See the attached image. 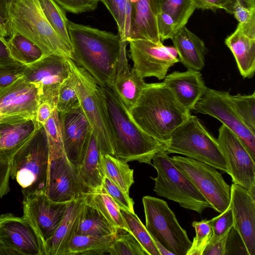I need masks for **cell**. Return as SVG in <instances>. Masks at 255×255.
I'll use <instances>...</instances> for the list:
<instances>
[{
    "instance_id": "83f0119b",
    "label": "cell",
    "mask_w": 255,
    "mask_h": 255,
    "mask_svg": "<svg viewBox=\"0 0 255 255\" xmlns=\"http://www.w3.org/2000/svg\"><path fill=\"white\" fill-rule=\"evenodd\" d=\"M225 44L232 52L241 75L244 78H252L255 71V39L246 35L237 26Z\"/></svg>"
},
{
    "instance_id": "5b68a950",
    "label": "cell",
    "mask_w": 255,
    "mask_h": 255,
    "mask_svg": "<svg viewBox=\"0 0 255 255\" xmlns=\"http://www.w3.org/2000/svg\"><path fill=\"white\" fill-rule=\"evenodd\" d=\"M80 107L92 128L101 153L114 155L112 131L103 89L84 69L66 58Z\"/></svg>"
},
{
    "instance_id": "ab89813d",
    "label": "cell",
    "mask_w": 255,
    "mask_h": 255,
    "mask_svg": "<svg viewBox=\"0 0 255 255\" xmlns=\"http://www.w3.org/2000/svg\"><path fill=\"white\" fill-rule=\"evenodd\" d=\"M230 14L238 21V26L247 36L255 39V1L244 2L233 0Z\"/></svg>"
},
{
    "instance_id": "ac0fdd59",
    "label": "cell",
    "mask_w": 255,
    "mask_h": 255,
    "mask_svg": "<svg viewBox=\"0 0 255 255\" xmlns=\"http://www.w3.org/2000/svg\"><path fill=\"white\" fill-rule=\"evenodd\" d=\"M68 203L53 201L44 193L23 196V217L32 225L44 245L59 225Z\"/></svg>"
},
{
    "instance_id": "8d00e7d4",
    "label": "cell",
    "mask_w": 255,
    "mask_h": 255,
    "mask_svg": "<svg viewBox=\"0 0 255 255\" xmlns=\"http://www.w3.org/2000/svg\"><path fill=\"white\" fill-rule=\"evenodd\" d=\"M115 19L122 40L128 43L129 30L130 0H100Z\"/></svg>"
},
{
    "instance_id": "7a4b0ae2",
    "label": "cell",
    "mask_w": 255,
    "mask_h": 255,
    "mask_svg": "<svg viewBox=\"0 0 255 255\" xmlns=\"http://www.w3.org/2000/svg\"><path fill=\"white\" fill-rule=\"evenodd\" d=\"M133 122L145 132L164 143L190 116L162 82L146 83L141 95L128 110Z\"/></svg>"
},
{
    "instance_id": "52a82bcc",
    "label": "cell",
    "mask_w": 255,
    "mask_h": 255,
    "mask_svg": "<svg viewBox=\"0 0 255 255\" xmlns=\"http://www.w3.org/2000/svg\"><path fill=\"white\" fill-rule=\"evenodd\" d=\"M49 162V146L43 127L42 131L12 157L10 176L21 186L23 196L45 194Z\"/></svg>"
},
{
    "instance_id": "5bb4252c",
    "label": "cell",
    "mask_w": 255,
    "mask_h": 255,
    "mask_svg": "<svg viewBox=\"0 0 255 255\" xmlns=\"http://www.w3.org/2000/svg\"><path fill=\"white\" fill-rule=\"evenodd\" d=\"M128 43L132 68L143 79L154 77L163 80L169 69L179 61L174 46L143 39L131 40Z\"/></svg>"
},
{
    "instance_id": "836d02e7",
    "label": "cell",
    "mask_w": 255,
    "mask_h": 255,
    "mask_svg": "<svg viewBox=\"0 0 255 255\" xmlns=\"http://www.w3.org/2000/svg\"><path fill=\"white\" fill-rule=\"evenodd\" d=\"M157 11L169 16L179 31L185 26L196 9L192 0H156Z\"/></svg>"
},
{
    "instance_id": "f5cc1de1",
    "label": "cell",
    "mask_w": 255,
    "mask_h": 255,
    "mask_svg": "<svg viewBox=\"0 0 255 255\" xmlns=\"http://www.w3.org/2000/svg\"><path fill=\"white\" fill-rule=\"evenodd\" d=\"M22 77L21 70L16 71L0 68V89L11 84Z\"/></svg>"
},
{
    "instance_id": "f35d334b",
    "label": "cell",
    "mask_w": 255,
    "mask_h": 255,
    "mask_svg": "<svg viewBox=\"0 0 255 255\" xmlns=\"http://www.w3.org/2000/svg\"><path fill=\"white\" fill-rule=\"evenodd\" d=\"M43 127L48 144L50 160L64 155L59 114L56 107Z\"/></svg>"
},
{
    "instance_id": "816d5d0a",
    "label": "cell",
    "mask_w": 255,
    "mask_h": 255,
    "mask_svg": "<svg viewBox=\"0 0 255 255\" xmlns=\"http://www.w3.org/2000/svg\"><path fill=\"white\" fill-rule=\"evenodd\" d=\"M55 106L47 101H42L37 110L36 121L42 127L50 117Z\"/></svg>"
},
{
    "instance_id": "9f6ffc18",
    "label": "cell",
    "mask_w": 255,
    "mask_h": 255,
    "mask_svg": "<svg viewBox=\"0 0 255 255\" xmlns=\"http://www.w3.org/2000/svg\"><path fill=\"white\" fill-rule=\"evenodd\" d=\"M153 240L154 244H155V245L160 254V255H173L171 252H170L167 249H166L163 246H162L157 241H156L155 240H154L153 239Z\"/></svg>"
},
{
    "instance_id": "74e56055",
    "label": "cell",
    "mask_w": 255,
    "mask_h": 255,
    "mask_svg": "<svg viewBox=\"0 0 255 255\" xmlns=\"http://www.w3.org/2000/svg\"><path fill=\"white\" fill-rule=\"evenodd\" d=\"M110 255H148L145 250L130 233L117 229L114 240L108 250Z\"/></svg>"
},
{
    "instance_id": "d6a6232c",
    "label": "cell",
    "mask_w": 255,
    "mask_h": 255,
    "mask_svg": "<svg viewBox=\"0 0 255 255\" xmlns=\"http://www.w3.org/2000/svg\"><path fill=\"white\" fill-rule=\"evenodd\" d=\"M87 202L98 209L117 229H128L121 212V209L103 188L86 194Z\"/></svg>"
},
{
    "instance_id": "9a60e30c",
    "label": "cell",
    "mask_w": 255,
    "mask_h": 255,
    "mask_svg": "<svg viewBox=\"0 0 255 255\" xmlns=\"http://www.w3.org/2000/svg\"><path fill=\"white\" fill-rule=\"evenodd\" d=\"M66 58L54 54L44 55L37 61L23 66V77L39 89L41 101H47L56 107L59 89L70 75Z\"/></svg>"
},
{
    "instance_id": "681fc988",
    "label": "cell",
    "mask_w": 255,
    "mask_h": 255,
    "mask_svg": "<svg viewBox=\"0 0 255 255\" xmlns=\"http://www.w3.org/2000/svg\"><path fill=\"white\" fill-rule=\"evenodd\" d=\"M244 251L249 255L241 237L233 227L229 233L227 238L226 255L234 254L235 251Z\"/></svg>"
},
{
    "instance_id": "cb8c5ba5",
    "label": "cell",
    "mask_w": 255,
    "mask_h": 255,
    "mask_svg": "<svg viewBox=\"0 0 255 255\" xmlns=\"http://www.w3.org/2000/svg\"><path fill=\"white\" fill-rule=\"evenodd\" d=\"M171 39L179 61L187 69H202L207 49L202 39L186 26L180 29Z\"/></svg>"
},
{
    "instance_id": "f1b7e54d",
    "label": "cell",
    "mask_w": 255,
    "mask_h": 255,
    "mask_svg": "<svg viewBox=\"0 0 255 255\" xmlns=\"http://www.w3.org/2000/svg\"><path fill=\"white\" fill-rule=\"evenodd\" d=\"M117 229L105 218L102 213L86 201L79 214L75 235L109 236L115 235Z\"/></svg>"
},
{
    "instance_id": "8992f818",
    "label": "cell",
    "mask_w": 255,
    "mask_h": 255,
    "mask_svg": "<svg viewBox=\"0 0 255 255\" xmlns=\"http://www.w3.org/2000/svg\"><path fill=\"white\" fill-rule=\"evenodd\" d=\"M165 150L168 154H182L228 173L217 139L193 115H191L172 132L165 143Z\"/></svg>"
},
{
    "instance_id": "f907efd6",
    "label": "cell",
    "mask_w": 255,
    "mask_h": 255,
    "mask_svg": "<svg viewBox=\"0 0 255 255\" xmlns=\"http://www.w3.org/2000/svg\"><path fill=\"white\" fill-rule=\"evenodd\" d=\"M229 233L223 237L210 241L202 255H226V246Z\"/></svg>"
},
{
    "instance_id": "484cf974",
    "label": "cell",
    "mask_w": 255,
    "mask_h": 255,
    "mask_svg": "<svg viewBox=\"0 0 255 255\" xmlns=\"http://www.w3.org/2000/svg\"><path fill=\"white\" fill-rule=\"evenodd\" d=\"M86 197V195L69 202L59 225L44 245L45 255H63L74 234L77 218Z\"/></svg>"
},
{
    "instance_id": "be15d7a7",
    "label": "cell",
    "mask_w": 255,
    "mask_h": 255,
    "mask_svg": "<svg viewBox=\"0 0 255 255\" xmlns=\"http://www.w3.org/2000/svg\"><path fill=\"white\" fill-rule=\"evenodd\" d=\"M1 62L0 61V68H1Z\"/></svg>"
},
{
    "instance_id": "2e32d148",
    "label": "cell",
    "mask_w": 255,
    "mask_h": 255,
    "mask_svg": "<svg viewBox=\"0 0 255 255\" xmlns=\"http://www.w3.org/2000/svg\"><path fill=\"white\" fill-rule=\"evenodd\" d=\"M0 246L7 255H45L44 244L32 225L11 213L0 215Z\"/></svg>"
},
{
    "instance_id": "8fae6325",
    "label": "cell",
    "mask_w": 255,
    "mask_h": 255,
    "mask_svg": "<svg viewBox=\"0 0 255 255\" xmlns=\"http://www.w3.org/2000/svg\"><path fill=\"white\" fill-rule=\"evenodd\" d=\"M228 92L207 88L195 105L196 113L212 116L222 123L240 139L249 154L255 159V132L244 123L235 110Z\"/></svg>"
},
{
    "instance_id": "7dc6e473",
    "label": "cell",
    "mask_w": 255,
    "mask_h": 255,
    "mask_svg": "<svg viewBox=\"0 0 255 255\" xmlns=\"http://www.w3.org/2000/svg\"><path fill=\"white\" fill-rule=\"evenodd\" d=\"M12 157L0 156V199L9 191V179Z\"/></svg>"
},
{
    "instance_id": "60d3db41",
    "label": "cell",
    "mask_w": 255,
    "mask_h": 255,
    "mask_svg": "<svg viewBox=\"0 0 255 255\" xmlns=\"http://www.w3.org/2000/svg\"><path fill=\"white\" fill-rule=\"evenodd\" d=\"M233 106L245 125L255 132V92L250 95L230 94Z\"/></svg>"
},
{
    "instance_id": "ba28073f",
    "label": "cell",
    "mask_w": 255,
    "mask_h": 255,
    "mask_svg": "<svg viewBox=\"0 0 255 255\" xmlns=\"http://www.w3.org/2000/svg\"><path fill=\"white\" fill-rule=\"evenodd\" d=\"M152 165L157 172L153 190L158 196L177 202L188 210L201 214L210 204L189 179L171 161L165 150L152 158Z\"/></svg>"
},
{
    "instance_id": "b9f144b4",
    "label": "cell",
    "mask_w": 255,
    "mask_h": 255,
    "mask_svg": "<svg viewBox=\"0 0 255 255\" xmlns=\"http://www.w3.org/2000/svg\"><path fill=\"white\" fill-rule=\"evenodd\" d=\"M80 107L73 78L71 75L60 86L57 94L56 108L59 113H65Z\"/></svg>"
},
{
    "instance_id": "4fadbf2b",
    "label": "cell",
    "mask_w": 255,
    "mask_h": 255,
    "mask_svg": "<svg viewBox=\"0 0 255 255\" xmlns=\"http://www.w3.org/2000/svg\"><path fill=\"white\" fill-rule=\"evenodd\" d=\"M233 183L247 190L255 199V163L238 137L225 126L217 139Z\"/></svg>"
},
{
    "instance_id": "4316f807",
    "label": "cell",
    "mask_w": 255,
    "mask_h": 255,
    "mask_svg": "<svg viewBox=\"0 0 255 255\" xmlns=\"http://www.w3.org/2000/svg\"><path fill=\"white\" fill-rule=\"evenodd\" d=\"M100 153L99 145L92 131L77 168L82 181L90 192L102 187L104 175L101 167Z\"/></svg>"
},
{
    "instance_id": "7402d4cb",
    "label": "cell",
    "mask_w": 255,
    "mask_h": 255,
    "mask_svg": "<svg viewBox=\"0 0 255 255\" xmlns=\"http://www.w3.org/2000/svg\"><path fill=\"white\" fill-rule=\"evenodd\" d=\"M163 83L177 101L190 111L193 110L207 89L201 73L197 70L173 72L165 76Z\"/></svg>"
},
{
    "instance_id": "1f68e13d",
    "label": "cell",
    "mask_w": 255,
    "mask_h": 255,
    "mask_svg": "<svg viewBox=\"0 0 255 255\" xmlns=\"http://www.w3.org/2000/svg\"><path fill=\"white\" fill-rule=\"evenodd\" d=\"M6 44L11 59L21 66L36 62L45 55L35 44L17 32H12L6 39Z\"/></svg>"
},
{
    "instance_id": "d4e9b609",
    "label": "cell",
    "mask_w": 255,
    "mask_h": 255,
    "mask_svg": "<svg viewBox=\"0 0 255 255\" xmlns=\"http://www.w3.org/2000/svg\"><path fill=\"white\" fill-rule=\"evenodd\" d=\"M43 127L36 120L7 125L0 128V156L10 157L33 139Z\"/></svg>"
},
{
    "instance_id": "ee69618b",
    "label": "cell",
    "mask_w": 255,
    "mask_h": 255,
    "mask_svg": "<svg viewBox=\"0 0 255 255\" xmlns=\"http://www.w3.org/2000/svg\"><path fill=\"white\" fill-rule=\"evenodd\" d=\"M102 187L121 209L134 212V201L129 197V194L125 192L120 187L105 176L103 178Z\"/></svg>"
},
{
    "instance_id": "11a10c76",
    "label": "cell",
    "mask_w": 255,
    "mask_h": 255,
    "mask_svg": "<svg viewBox=\"0 0 255 255\" xmlns=\"http://www.w3.org/2000/svg\"><path fill=\"white\" fill-rule=\"evenodd\" d=\"M17 0H0L2 7L5 14L6 22L7 14L9 9L12 5L14 4Z\"/></svg>"
},
{
    "instance_id": "db71d44e",
    "label": "cell",
    "mask_w": 255,
    "mask_h": 255,
    "mask_svg": "<svg viewBox=\"0 0 255 255\" xmlns=\"http://www.w3.org/2000/svg\"><path fill=\"white\" fill-rule=\"evenodd\" d=\"M0 61L1 64L4 62L6 64H14L19 65L11 59L6 44V38L1 36H0Z\"/></svg>"
},
{
    "instance_id": "ffe728a7",
    "label": "cell",
    "mask_w": 255,
    "mask_h": 255,
    "mask_svg": "<svg viewBox=\"0 0 255 255\" xmlns=\"http://www.w3.org/2000/svg\"><path fill=\"white\" fill-rule=\"evenodd\" d=\"M230 207L233 227L241 237L249 255H255V199L242 186H231Z\"/></svg>"
},
{
    "instance_id": "30bf717a",
    "label": "cell",
    "mask_w": 255,
    "mask_h": 255,
    "mask_svg": "<svg viewBox=\"0 0 255 255\" xmlns=\"http://www.w3.org/2000/svg\"><path fill=\"white\" fill-rule=\"evenodd\" d=\"M170 159L219 213L230 205L231 186L214 167L188 157L173 156Z\"/></svg>"
},
{
    "instance_id": "4dcf8cb0",
    "label": "cell",
    "mask_w": 255,
    "mask_h": 255,
    "mask_svg": "<svg viewBox=\"0 0 255 255\" xmlns=\"http://www.w3.org/2000/svg\"><path fill=\"white\" fill-rule=\"evenodd\" d=\"M101 167L104 176L129 194L134 183L133 170L127 162L114 155L100 153Z\"/></svg>"
},
{
    "instance_id": "94428289",
    "label": "cell",
    "mask_w": 255,
    "mask_h": 255,
    "mask_svg": "<svg viewBox=\"0 0 255 255\" xmlns=\"http://www.w3.org/2000/svg\"><path fill=\"white\" fill-rule=\"evenodd\" d=\"M5 125L2 118L0 115V128Z\"/></svg>"
},
{
    "instance_id": "3957f363",
    "label": "cell",
    "mask_w": 255,
    "mask_h": 255,
    "mask_svg": "<svg viewBox=\"0 0 255 255\" xmlns=\"http://www.w3.org/2000/svg\"><path fill=\"white\" fill-rule=\"evenodd\" d=\"M112 136L114 156L126 162L152 165L153 157L165 149V144L143 131L111 87L103 88Z\"/></svg>"
},
{
    "instance_id": "c3c4849f",
    "label": "cell",
    "mask_w": 255,
    "mask_h": 255,
    "mask_svg": "<svg viewBox=\"0 0 255 255\" xmlns=\"http://www.w3.org/2000/svg\"><path fill=\"white\" fill-rule=\"evenodd\" d=\"M196 8L216 10L224 9L230 13L233 0H192Z\"/></svg>"
},
{
    "instance_id": "d590c367",
    "label": "cell",
    "mask_w": 255,
    "mask_h": 255,
    "mask_svg": "<svg viewBox=\"0 0 255 255\" xmlns=\"http://www.w3.org/2000/svg\"><path fill=\"white\" fill-rule=\"evenodd\" d=\"M121 212L128 232L136 238L148 255H160L152 238L136 214L123 209Z\"/></svg>"
},
{
    "instance_id": "277c9868",
    "label": "cell",
    "mask_w": 255,
    "mask_h": 255,
    "mask_svg": "<svg viewBox=\"0 0 255 255\" xmlns=\"http://www.w3.org/2000/svg\"><path fill=\"white\" fill-rule=\"evenodd\" d=\"M9 36L18 32L35 44L45 55L72 59V47L56 33L47 19L39 0H18L9 9L6 22Z\"/></svg>"
},
{
    "instance_id": "44dd1931",
    "label": "cell",
    "mask_w": 255,
    "mask_h": 255,
    "mask_svg": "<svg viewBox=\"0 0 255 255\" xmlns=\"http://www.w3.org/2000/svg\"><path fill=\"white\" fill-rule=\"evenodd\" d=\"M127 42L123 41L115 76L111 86L116 94L128 110L135 104L146 83L128 63Z\"/></svg>"
},
{
    "instance_id": "680465c9",
    "label": "cell",
    "mask_w": 255,
    "mask_h": 255,
    "mask_svg": "<svg viewBox=\"0 0 255 255\" xmlns=\"http://www.w3.org/2000/svg\"><path fill=\"white\" fill-rule=\"evenodd\" d=\"M0 21L3 23L6 27V19L5 14L2 7L0 0Z\"/></svg>"
},
{
    "instance_id": "f546056e",
    "label": "cell",
    "mask_w": 255,
    "mask_h": 255,
    "mask_svg": "<svg viewBox=\"0 0 255 255\" xmlns=\"http://www.w3.org/2000/svg\"><path fill=\"white\" fill-rule=\"evenodd\" d=\"M115 235L100 236L74 234L63 255L108 254Z\"/></svg>"
},
{
    "instance_id": "603a6c76",
    "label": "cell",
    "mask_w": 255,
    "mask_h": 255,
    "mask_svg": "<svg viewBox=\"0 0 255 255\" xmlns=\"http://www.w3.org/2000/svg\"><path fill=\"white\" fill-rule=\"evenodd\" d=\"M128 43L143 39L161 43L157 24L156 0H130Z\"/></svg>"
},
{
    "instance_id": "91938a15",
    "label": "cell",
    "mask_w": 255,
    "mask_h": 255,
    "mask_svg": "<svg viewBox=\"0 0 255 255\" xmlns=\"http://www.w3.org/2000/svg\"><path fill=\"white\" fill-rule=\"evenodd\" d=\"M7 255L6 251L3 249L0 246V255Z\"/></svg>"
},
{
    "instance_id": "d6986e66",
    "label": "cell",
    "mask_w": 255,
    "mask_h": 255,
    "mask_svg": "<svg viewBox=\"0 0 255 255\" xmlns=\"http://www.w3.org/2000/svg\"><path fill=\"white\" fill-rule=\"evenodd\" d=\"M59 114L65 155L77 168L92 128L80 107Z\"/></svg>"
},
{
    "instance_id": "7bdbcfd3",
    "label": "cell",
    "mask_w": 255,
    "mask_h": 255,
    "mask_svg": "<svg viewBox=\"0 0 255 255\" xmlns=\"http://www.w3.org/2000/svg\"><path fill=\"white\" fill-rule=\"evenodd\" d=\"M192 226L195 229L196 235L186 255H202L213 235L211 221L205 219L199 222L194 221Z\"/></svg>"
},
{
    "instance_id": "7c38bea8",
    "label": "cell",
    "mask_w": 255,
    "mask_h": 255,
    "mask_svg": "<svg viewBox=\"0 0 255 255\" xmlns=\"http://www.w3.org/2000/svg\"><path fill=\"white\" fill-rule=\"evenodd\" d=\"M42 94L23 77L0 89V115L6 125L36 120Z\"/></svg>"
},
{
    "instance_id": "6f0895ef",
    "label": "cell",
    "mask_w": 255,
    "mask_h": 255,
    "mask_svg": "<svg viewBox=\"0 0 255 255\" xmlns=\"http://www.w3.org/2000/svg\"><path fill=\"white\" fill-rule=\"evenodd\" d=\"M8 36L6 26L0 21V36L6 37Z\"/></svg>"
},
{
    "instance_id": "6da1fadb",
    "label": "cell",
    "mask_w": 255,
    "mask_h": 255,
    "mask_svg": "<svg viewBox=\"0 0 255 255\" xmlns=\"http://www.w3.org/2000/svg\"><path fill=\"white\" fill-rule=\"evenodd\" d=\"M72 60L102 88L113 82L123 41L118 34L68 21Z\"/></svg>"
},
{
    "instance_id": "6125c7cd",
    "label": "cell",
    "mask_w": 255,
    "mask_h": 255,
    "mask_svg": "<svg viewBox=\"0 0 255 255\" xmlns=\"http://www.w3.org/2000/svg\"><path fill=\"white\" fill-rule=\"evenodd\" d=\"M244 2L248 3L254 1H255V0H240Z\"/></svg>"
},
{
    "instance_id": "e575fe53",
    "label": "cell",
    "mask_w": 255,
    "mask_h": 255,
    "mask_svg": "<svg viewBox=\"0 0 255 255\" xmlns=\"http://www.w3.org/2000/svg\"><path fill=\"white\" fill-rule=\"evenodd\" d=\"M49 23L60 37L71 46L68 30V20L64 10L53 0H39Z\"/></svg>"
},
{
    "instance_id": "e0dca14e",
    "label": "cell",
    "mask_w": 255,
    "mask_h": 255,
    "mask_svg": "<svg viewBox=\"0 0 255 255\" xmlns=\"http://www.w3.org/2000/svg\"><path fill=\"white\" fill-rule=\"evenodd\" d=\"M90 192L77 168L64 154L50 160L45 194L52 201L66 203Z\"/></svg>"
},
{
    "instance_id": "f6af8a7d",
    "label": "cell",
    "mask_w": 255,
    "mask_h": 255,
    "mask_svg": "<svg viewBox=\"0 0 255 255\" xmlns=\"http://www.w3.org/2000/svg\"><path fill=\"white\" fill-rule=\"evenodd\" d=\"M213 230L211 241L219 239L229 233L233 227V218L230 206L220 215L210 219Z\"/></svg>"
},
{
    "instance_id": "9c48e42d",
    "label": "cell",
    "mask_w": 255,
    "mask_h": 255,
    "mask_svg": "<svg viewBox=\"0 0 255 255\" xmlns=\"http://www.w3.org/2000/svg\"><path fill=\"white\" fill-rule=\"evenodd\" d=\"M146 228L151 237L175 255H186L191 241L167 202L145 196L142 198Z\"/></svg>"
},
{
    "instance_id": "bcb514c9",
    "label": "cell",
    "mask_w": 255,
    "mask_h": 255,
    "mask_svg": "<svg viewBox=\"0 0 255 255\" xmlns=\"http://www.w3.org/2000/svg\"><path fill=\"white\" fill-rule=\"evenodd\" d=\"M64 10L78 14L95 10L100 0H53Z\"/></svg>"
}]
</instances>
